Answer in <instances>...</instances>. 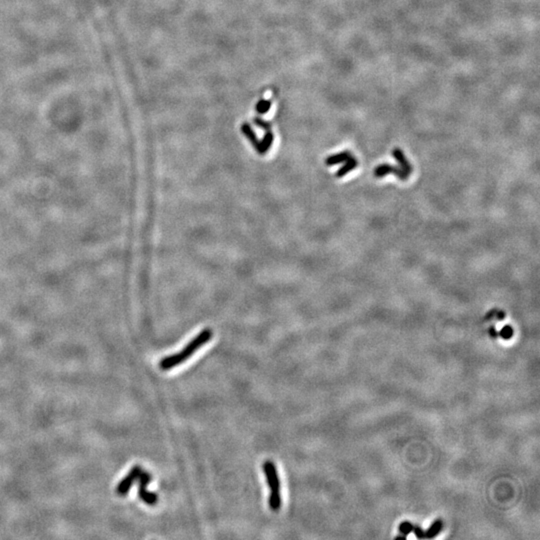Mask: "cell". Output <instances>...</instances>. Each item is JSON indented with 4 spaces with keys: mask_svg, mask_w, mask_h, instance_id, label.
Segmentation results:
<instances>
[{
    "mask_svg": "<svg viewBox=\"0 0 540 540\" xmlns=\"http://www.w3.org/2000/svg\"><path fill=\"white\" fill-rule=\"evenodd\" d=\"M213 335V332L211 329L205 328L202 331L195 336L188 344L184 346V348L177 353H174L172 355H168L164 358H162L159 362V368L163 371L170 370L180 364H182L187 359H189L201 346L206 344L210 339H211Z\"/></svg>",
    "mask_w": 540,
    "mask_h": 540,
    "instance_id": "1",
    "label": "cell"
},
{
    "mask_svg": "<svg viewBox=\"0 0 540 540\" xmlns=\"http://www.w3.org/2000/svg\"><path fill=\"white\" fill-rule=\"evenodd\" d=\"M263 472L266 478L267 485L270 489L268 497V505L272 511L276 512L281 507V493H280V480L277 472V468L272 461H265L263 463Z\"/></svg>",
    "mask_w": 540,
    "mask_h": 540,
    "instance_id": "2",
    "label": "cell"
},
{
    "mask_svg": "<svg viewBox=\"0 0 540 540\" xmlns=\"http://www.w3.org/2000/svg\"><path fill=\"white\" fill-rule=\"evenodd\" d=\"M139 483H138V496L139 498L147 505H155L158 502V495L154 492H151L147 490V486L151 482L152 476L147 471H141L139 477Z\"/></svg>",
    "mask_w": 540,
    "mask_h": 540,
    "instance_id": "3",
    "label": "cell"
},
{
    "mask_svg": "<svg viewBox=\"0 0 540 540\" xmlns=\"http://www.w3.org/2000/svg\"><path fill=\"white\" fill-rule=\"evenodd\" d=\"M142 471L141 466L134 465L130 471L126 474V476L120 481L115 489V492L119 496H125L129 492L130 488L134 484V482L138 479L140 473Z\"/></svg>",
    "mask_w": 540,
    "mask_h": 540,
    "instance_id": "4",
    "label": "cell"
},
{
    "mask_svg": "<svg viewBox=\"0 0 540 540\" xmlns=\"http://www.w3.org/2000/svg\"><path fill=\"white\" fill-rule=\"evenodd\" d=\"M394 174L396 175L399 179L401 180H406L409 176L408 173H406L402 168H399V167H396V166H392L390 164H387V163H383L379 166H377L375 168V171H374V175L375 177L377 178H380V177H383L387 174Z\"/></svg>",
    "mask_w": 540,
    "mask_h": 540,
    "instance_id": "5",
    "label": "cell"
},
{
    "mask_svg": "<svg viewBox=\"0 0 540 540\" xmlns=\"http://www.w3.org/2000/svg\"><path fill=\"white\" fill-rule=\"evenodd\" d=\"M392 155L393 157L395 158V160L398 161V163L400 164L401 168L408 174H410L412 172V167L411 165L409 164V162L407 161L404 153L402 152V150L400 148H394L392 150Z\"/></svg>",
    "mask_w": 540,
    "mask_h": 540,
    "instance_id": "6",
    "label": "cell"
},
{
    "mask_svg": "<svg viewBox=\"0 0 540 540\" xmlns=\"http://www.w3.org/2000/svg\"><path fill=\"white\" fill-rule=\"evenodd\" d=\"M351 153L349 151H343V152H340V153H337V154H333V155H330L328 156L326 159H325V163L326 165L328 166H332V165H336L338 163H341V162H345L347 159H349L351 157Z\"/></svg>",
    "mask_w": 540,
    "mask_h": 540,
    "instance_id": "7",
    "label": "cell"
},
{
    "mask_svg": "<svg viewBox=\"0 0 540 540\" xmlns=\"http://www.w3.org/2000/svg\"><path fill=\"white\" fill-rule=\"evenodd\" d=\"M357 160L354 158V157H350L349 159H347L345 161V164L343 166H341L337 172H336V177L340 178V177H343L344 175H346L348 172H350L351 170H353L355 167H357Z\"/></svg>",
    "mask_w": 540,
    "mask_h": 540,
    "instance_id": "8",
    "label": "cell"
},
{
    "mask_svg": "<svg viewBox=\"0 0 540 540\" xmlns=\"http://www.w3.org/2000/svg\"><path fill=\"white\" fill-rule=\"evenodd\" d=\"M272 142H273V135L270 132H268L264 136L263 140L261 142H259V148L257 150V152L259 154H262V155L265 154L268 151V150L270 149V147H271Z\"/></svg>",
    "mask_w": 540,
    "mask_h": 540,
    "instance_id": "9",
    "label": "cell"
},
{
    "mask_svg": "<svg viewBox=\"0 0 540 540\" xmlns=\"http://www.w3.org/2000/svg\"><path fill=\"white\" fill-rule=\"evenodd\" d=\"M442 525H443V523H442V521H441L440 519L435 520V521L431 524V526L425 531V538H433V537H435V536L440 532V530H441V528H442Z\"/></svg>",
    "mask_w": 540,
    "mask_h": 540,
    "instance_id": "10",
    "label": "cell"
},
{
    "mask_svg": "<svg viewBox=\"0 0 540 540\" xmlns=\"http://www.w3.org/2000/svg\"><path fill=\"white\" fill-rule=\"evenodd\" d=\"M242 131L243 133L247 136V138L250 140V142L252 143V145L255 147L256 150H258L259 148V140L257 139L255 133L253 132V130L251 129V127L248 125V124H244L242 126Z\"/></svg>",
    "mask_w": 540,
    "mask_h": 540,
    "instance_id": "11",
    "label": "cell"
},
{
    "mask_svg": "<svg viewBox=\"0 0 540 540\" xmlns=\"http://www.w3.org/2000/svg\"><path fill=\"white\" fill-rule=\"evenodd\" d=\"M513 328L510 325H506L498 332V335L501 336L503 339H510L513 336Z\"/></svg>",
    "mask_w": 540,
    "mask_h": 540,
    "instance_id": "12",
    "label": "cell"
},
{
    "mask_svg": "<svg viewBox=\"0 0 540 540\" xmlns=\"http://www.w3.org/2000/svg\"><path fill=\"white\" fill-rule=\"evenodd\" d=\"M413 527L414 525L408 521H404V522H401L400 525H399V531L400 533L404 534V535H407L409 534L410 532H412L413 530Z\"/></svg>",
    "mask_w": 540,
    "mask_h": 540,
    "instance_id": "13",
    "label": "cell"
},
{
    "mask_svg": "<svg viewBox=\"0 0 540 540\" xmlns=\"http://www.w3.org/2000/svg\"><path fill=\"white\" fill-rule=\"evenodd\" d=\"M412 532H414V534L416 535L417 538H425V531H423L422 528L420 526L414 525Z\"/></svg>",
    "mask_w": 540,
    "mask_h": 540,
    "instance_id": "14",
    "label": "cell"
},
{
    "mask_svg": "<svg viewBox=\"0 0 540 540\" xmlns=\"http://www.w3.org/2000/svg\"><path fill=\"white\" fill-rule=\"evenodd\" d=\"M489 333H490V336L493 337V338H496L498 336V332L496 331V329L494 326H490L489 328Z\"/></svg>",
    "mask_w": 540,
    "mask_h": 540,
    "instance_id": "15",
    "label": "cell"
},
{
    "mask_svg": "<svg viewBox=\"0 0 540 540\" xmlns=\"http://www.w3.org/2000/svg\"><path fill=\"white\" fill-rule=\"evenodd\" d=\"M495 314H496L495 317H496V319H498V320H502V319L505 318V312H504V311H501V310L498 311V310H497Z\"/></svg>",
    "mask_w": 540,
    "mask_h": 540,
    "instance_id": "16",
    "label": "cell"
},
{
    "mask_svg": "<svg viewBox=\"0 0 540 540\" xmlns=\"http://www.w3.org/2000/svg\"><path fill=\"white\" fill-rule=\"evenodd\" d=\"M496 311H497V310H496V309H494V310H491L490 312H488V313H487V315H486V320H490L491 318H493V317L495 316V313H496Z\"/></svg>",
    "mask_w": 540,
    "mask_h": 540,
    "instance_id": "17",
    "label": "cell"
},
{
    "mask_svg": "<svg viewBox=\"0 0 540 540\" xmlns=\"http://www.w3.org/2000/svg\"><path fill=\"white\" fill-rule=\"evenodd\" d=\"M405 538H406V535H404V534H402V535H398V536H396V537H395V539H405Z\"/></svg>",
    "mask_w": 540,
    "mask_h": 540,
    "instance_id": "18",
    "label": "cell"
}]
</instances>
